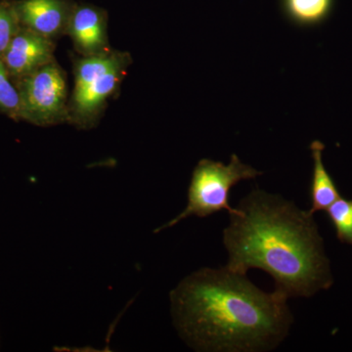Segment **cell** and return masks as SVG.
Masks as SVG:
<instances>
[{"label":"cell","mask_w":352,"mask_h":352,"mask_svg":"<svg viewBox=\"0 0 352 352\" xmlns=\"http://www.w3.org/2000/svg\"><path fill=\"white\" fill-rule=\"evenodd\" d=\"M6 65L0 59V112L13 120H19L20 94L18 88L11 82Z\"/></svg>","instance_id":"7c38bea8"},{"label":"cell","mask_w":352,"mask_h":352,"mask_svg":"<svg viewBox=\"0 0 352 352\" xmlns=\"http://www.w3.org/2000/svg\"><path fill=\"white\" fill-rule=\"evenodd\" d=\"M288 298L265 293L247 274L201 268L170 293L175 327L187 346L204 352H264L289 335Z\"/></svg>","instance_id":"6da1fadb"},{"label":"cell","mask_w":352,"mask_h":352,"mask_svg":"<svg viewBox=\"0 0 352 352\" xmlns=\"http://www.w3.org/2000/svg\"><path fill=\"white\" fill-rule=\"evenodd\" d=\"M226 267L247 274L252 268L274 280L275 292L309 298L333 285L330 261L314 214L283 197L254 189L240 201L223 231Z\"/></svg>","instance_id":"7a4b0ae2"},{"label":"cell","mask_w":352,"mask_h":352,"mask_svg":"<svg viewBox=\"0 0 352 352\" xmlns=\"http://www.w3.org/2000/svg\"><path fill=\"white\" fill-rule=\"evenodd\" d=\"M107 13L90 4H76L72 14L67 34L76 50L82 56H97L110 53L107 32Z\"/></svg>","instance_id":"ba28073f"},{"label":"cell","mask_w":352,"mask_h":352,"mask_svg":"<svg viewBox=\"0 0 352 352\" xmlns=\"http://www.w3.org/2000/svg\"><path fill=\"white\" fill-rule=\"evenodd\" d=\"M338 239L352 245V200L340 197L326 210Z\"/></svg>","instance_id":"8fae6325"},{"label":"cell","mask_w":352,"mask_h":352,"mask_svg":"<svg viewBox=\"0 0 352 352\" xmlns=\"http://www.w3.org/2000/svg\"><path fill=\"white\" fill-rule=\"evenodd\" d=\"M127 67L113 69L90 80L82 87L74 88L69 105V120L76 126L87 129L94 126L103 106L120 87Z\"/></svg>","instance_id":"8992f818"},{"label":"cell","mask_w":352,"mask_h":352,"mask_svg":"<svg viewBox=\"0 0 352 352\" xmlns=\"http://www.w3.org/2000/svg\"><path fill=\"white\" fill-rule=\"evenodd\" d=\"M261 175V171L243 164L236 154L231 156L227 166L221 162L201 160L192 173L186 208L156 229L155 233L170 228L190 217H207L223 210H228L229 214H235L237 208L229 205L231 188L242 180L254 179Z\"/></svg>","instance_id":"3957f363"},{"label":"cell","mask_w":352,"mask_h":352,"mask_svg":"<svg viewBox=\"0 0 352 352\" xmlns=\"http://www.w3.org/2000/svg\"><path fill=\"white\" fill-rule=\"evenodd\" d=\"M66 74L56 60L16 82L19 120L47 126L69 120Z\"/></svg>","instance_id":"277c9868"},{"label":"cell","mask_w":352,"mask_h":352,"mask_svg":"<svg viewBox=\"0 0 352 352\" xmlns=\"http://www.w3.org/2000/svg\"><path fill=\"white\" fill-rule=\"evenodd\" d=\"M54 41L21 27L2 56L7 71L16 82L54 61Z\"/></svg>","instance_id":"5b68a950"},{"label":"cell","mask_w":352,"mask_h":352,"mask_svg":"<svg viewBox=\"0 0 352 352\" xmlns=\"http://www.w3.org/2000/svg\"><path fill=\"white\" fill-rule=\"evenodd\" d=\"M21 27L14 2L0 1V59Z\"/></svg>","instance_id":"4fadbf2b"},{"label":"cell","mask_w":352,"mask_h":352,"mask_svg":"<svg viewBox=\"0 0 352 352\" xmlns=\"http://www.w3.org/2000/svg\"><path fill=\"white\" fill-rule=\"evenodd\" d=\"M324 146L320 141L315 140L310 144L312 159H314V173H312L311 185H310V198L311 208L308 212L314 214L316 212L326 210L338 199L340 198L339 190L335 182L324 166Z\"/></svg>","instance_id":"9c48e42d"},{"label":"cell","mask_w":352,"mask_h":352,"mask_svg":"<svg viewBox=\"0 0 352 352\" xmlns=\"http://www.w3.org/2000/svg\"><path fill=\"white\" fill-rule=\"evenodd\" d=\"M14 4L22 27L54 41L67 34L76 6L73 0H20Z\"/></svg>","instance_id":"52a82bcc"},{"label":"cell","mask_w":352,"mask_h":352,"mask_svg":"<svg viewBox=\"0 0 352 352\" xmlns=\"http://www.w3.org/2000/svg\"><path fill=\"white\" fill-rule=\"evenodd\" d=\"M284 15L298 27L320 24L332 11L333 0H280Z\"/></svg>","instance_id":"30bf717a"}]
</instances>
